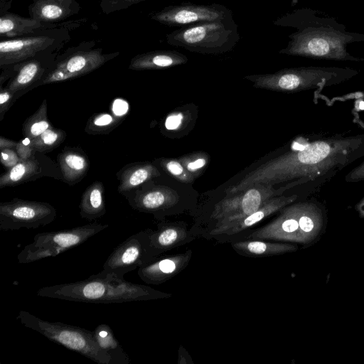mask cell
Here are the masks:
<instances>
[{
	"mask_svg": "<svg viewBox=\"0 0 364 364\" xmlns=\"http://www.w3.org/2000/svg\"><path fill=\"white\" fill-rule=\"evenodd\" d=\"M361 153L364 154V135L314 141L303 149L287 152L261 164L225 193L226 196H232L256 183H306L336 173Z\"/></svg>",
	"mask_w": 364,
	"mask_h": 364,
	"instance_id": "cell-1",
	"label": "cell"
},
{
	"mask_svg": "<svg viewBox=\"0 0 364 364\" xmlns=\"http://www.w3.org/2000/svg\"><path fill=\"white\" fill-rule=\"evenodd\" d=\"M311 9L294 11L279 18L274 24L296 28L289 41L279 53L314 58L339 60H363L350 55L348 44L364 41V34L351 33L328 16H317Z\"/></svg>",
	"mask_w": 364,
	"mask_h": 364,
	"instance_id": "cell-2",
	"label": "cell"
},
{
	"mask_svg": "<svg viewBox=\"0 0 364 364\" xmlns=\"http://www.w3.org/2000/svg\"><path fill=\"white\" fill-rule=\"evenodd\" d=\"M36 294L42 297L95 304L149 301L171 296L149 286L129 282L101 272L83 280L42 287Z\"/></svg>",
	"mask_w": 364,
	"mask_h": 364,
	"instance_id": "cell-3",
	"label": "cell"
},
{
	"mask_svg": "<svg viewBox=\"0 0 364 364\" xmlns=\"http://www.w3.org/2000/svg\"><path fill=\"white\" fill-rule=\"evenodd\" d=\"M240 39L232 16L183 26L166 35L167 43L200 54H221L231 51Z\"/></svg>",
	"mask_w": 364,
	"mask_h": 364,
	"instance_id": "cell-4",
	"label": "cell"
},
{
	"mask_svg": "<svg viewBox=\"0 0 364 364\" xmlns=\"http://www.w3.org/2000/svg\"><path fill=\"white\" fill-rule=\"evenodd\" d=\"M357 74L350 68L301 67L274 73L250 75L244 78L254 87L279 92H297L340 82Z\"/></svg>",
	"mask_w": 364,
	"mask_h": 364,
	"instance_id": "cell-5",
	"label": "cell"
},
{
	"mask_svg": "<svg viewBox=\"0 0 364 364\" xmlns=\"http://www.w3.org/2000/svg\"><path fill=\"white\" fill-rule=\"evenodd\" d=\"M16 318L26 327L99 364H111L109 355L99 346L94 331L58 321H45L23 310L20 311Z\"/></svg>",
	"mask_w": 364,
	"mask_h": 364,
	"instance_id": "cell-6",
	"label": "cell"
},
{
	"mask_svg": "<svg viewBox=\"0 0 364 364\" xmlns=\"http://www.w3.org/2000/svg\"><path fill=\"white\" fill-rule=\"evenodd\" d=\"M107 228V224L93 223L71 229L38 233L34 236L33 241L26 245L17 255L18 262L28 264L55 257L82 244Z\"/></svg>",
	"mask_w": 364,
	"mask_h": 364,
	"instance_id": "cell-7",
	"label": "cell"
},
{
	"mask_svg": "<svg viewBox=\"0 0 364 364\" xmlns=\"http://www.w3.org/2000/svg\"><path fill=\"white\" fill-rule=\"evenodd\" d=\"M304 183L302 181L291 182L278 188L273 185L256 183L237 194L225 196L213 208L210 219L216 223L213 228L228 225L250 215L267 200L282 194L286 190Z\"/></svg>",
	"mask_w": 364,
	"mask_h": 364,
	"instance_id": "cell-8",
	"label": "cell"
},
{
	"mask_svg": "<svg viewBox=\"0 0 364 364\" xmlns=\"http://www.w3.org/2000/svg\"><path fill=\"white\" fill-rule=\"evenodd\" d=\"M55 208L48 203L14 198L0 203V230L36 229L51 223Z\"/></svg>",
	"mask_w": 364,
	"mask_h": 364,
	"instance_id": "cell-9",
	"label": "cell"
},
{
	"mask_svg": "<svg viewBox=\"0 0 364 364\" xmlns=\"http://www.w3.org/2000/svg\"><path fill=\"white\" fill-rule=\"evenodd\" d=\"M156 257L152 253L149 234L146 229L132 235L117 245L105 262L101 272L124 279L126 274Z\"/></svg>",
	"mask_w": 364,
	"mask_h": 364,
	"instance_id": "cell-10",
	"label": "cell"
},
{
	"mask_svg": "<svg viewBox=\"0 0 364 364\" xmlns=\"http://www.w3.org/2000/svg\"><path fill=\"white\" fill-rule=\"evenodd\" d=\"M231 16V10L221 4L182 3L168 6L152 14L151 18L168 26H187Z\"/></svg>",
	"mask_w": 364,
	"mask_h": 364,
	"instance_id": "cell-11",
	"label": "cell"
},
{
	"mask_svg": "<svg viewBox=\"0 0 364 364\" xmlns=\"http://www.w3.org/2000/svg\"><path fill=\"white\" fill-rule=\"evenodd\" d=\"M119 54V52L105 54L101 49L73 53L56 64L41 79L37 86L82 76L100 68Z\"/></svg>",
	"mask_w": 364,
	"mask_h": 364,
	"instance_id": "cell-12",
	"label": "cell"
},
{
	"mask_svg": "<svg viewBox=\"0 0 364 364\" xmlns=\"http://www.w3.org/2000/svg\"><path fill=\"white\" fill-rule=\"evenodd\" d=\"M43 177L63 181L58 164L45 154L38 152L31 158L21 161L0 176V188L12 187Z\"/></svg>",
	"mask_w": 364,
	"mask_h": 364,
	"instance_id": "cell-13",
	"label": "cell"
},
{
	"mask_svg": "<svg viewBox=\"0 0 364 364\" xmlns=\"http://www.w3.org/2000/svg\"><path fill=\"white\" fill-rule=\"evenodd\" d=\"M304 202L287 205L280 215L266 225L252 231L247 239L289 242L300 244L299 217Z\"/></svg>",
	"mask_w": 364,
	"mask_h": 364,
	"instance_id": "cell-14",
	"label": "cell"
},
{
	"mask_svg": "<svg viewBox=\"0 0 364 364\" xmlns=\"http://www.w3.org/2000/svg\"><path fill=\"white\" fill-rule=\"evenodd\" d=\"M129 205L134 210L159 216L173 208L179 201L178 193L167 186H154L127 194Z\"/></svg>",
	"mask_w": 364,
	"mask_h": 364,
	"instance_id": "cell-15",
	"label": "cell"
},
{
	"mask_svg": "<svg viewBox=\"0 0 364 364\" xmlns=\"http://www.w3.org/2000/svg\"><path fill=\"white\" fill-rule=\"evenodd\" d=\"M192 251L164 257H156L139 267L138 275L147 284H161L180 273L188 264Z\"/></svg>",
	"mask_w": 364,
	"mask_h": 364,
	"instance_id": "cell-16",
	"label": "cell"
},
{
	"mask_svg": "<svg viewBox=\"0 0 364 364\" xmlns=\"http://www.w3.org/2000/svg\"><path fill=\"white\" fill-rule=\"evenodd\" d=\"M297 198L296 195L274 196L267 200L258 210L237 221L225 225L213 228L209 234L213 236L220 235H232L240 233L262 221L270 215L281 210L292 203Z\"/></svg>",
	"mask_w": 364,
	"mask_h": 364,
	"instance_id": "cell-17",
	"label": "cell"
},
{
	"mask_svg": "<svg viewBox=\"0 0 364 364\" xmlns=\"http://www.w3.org/2000/svg\"><path fill=\"white\" fill-rule=\"evenodd\" d=\"M53 39L48 36H31L1 41L0 43V66L24 61L46 49Z\"/></svg>",
	"mask_w": 364,
	"mask_h": 364,
	"instance_id": "cell-18",
	"label": "cell"
},
{
	"mask_svg": "<svg viewBox=\"0 0 364 364\" xmlns=\"http://www.w3.org/2000/svg\"><path fill=\"white\" fill-rule=\"evenodd\" d=\"M153 255L159 256L163 252L193 240L185 226L173 223H161L156 230L147 229Z\"/></svg>",
	"mask_w": 364,
	"mask_h": 364,
	"instance_id": "cell-19",
	"label": "cell"
},
{
	"mask_svg": "<svg viewBox=\"0 0 364 364\" xmlns=\"http://www.w3.org/2000/svg\"><path fill=\"white\" fill-rule=\"evenodd\" d=\"M58 164L63 175V181L73 186L87 174L90 163L85 153L79 147L65 146L58 155Z\"/></svg>",
	"mask_w": 364,
	"mask_h": 364,
	"instance_id": "cell-20",
	"label": "cell"
},
{
	"mask_svg": "<svg viewBox=\"0 0 364 364\" xmlns=\"http://www.w3.org/2000/svg\"><path fill=\"white\" fill-rule=\"evenodd\" d=\"M188 58L176 50H154L134 56L129 65L134 70H158L185 64Z\"/></svg>",
	"mask_w": 364,
	"mask_h": 364,
	"instance_id": "cell-21",
	"label": "cell"
},
{
	"mask_svg": "<svg viewBox=\"0 0 364 364\" xmlns=\"http://www.w3.org/2000/svg\"><path fill=\"white\" fill-rule=\"evenodd\" d=\"M118 192L124 196L160 176L158 168L151 163H133L124 166L117 173Z\"/></svg>",
	"mask_w": 364,
	"mask_h": 364,
	"instance_id": "cell-22",
	"label": "cell"
},
{
	"mask_svg": "<svg viewBox=\"0 0 364 364\" xmlns=\"http://www.w3.org/2000/svg\"><path fill=\"white\" fill-rule=\"evenodd\" d=\"M232 247L240 255L252 257L280 255L298 250V245L293 242H270L257 239L232 242Z\"/></svg>",
	"mask_w": 364,
	"mask_h": 364,
	"instance_id": "cell-23",
	"label": "cell"
},
{
	"mask_svg": "<svg viewBox=\"0 0 364 364\" xmlns=\"http://www.w3.org/2000/svg\"><path fill=\"white\" fill-rule=\"evenodd\" d=\"M104 193V185L100 181H95L85 189L79 205L82 218L94 220L105 214Z\"/></svg>",
	"mask_w": 364,
	"mask_h": 364,
	"instance_id": "cell-24",
	"label": "cell"
},
{
	"mask_svg": "<svg viewBox=\"0 0 364 364\" xmlns=\"http://www.w3.org/2000/svg\"><path fill=\"white\" fill-rule=\"evenodd\" d=\"M43 73L44 68L40 62L36 60L27 61L21 65L6 87L21 95L25 90L33 87L34 84L43 78Z\"/></svg>",
	"mask_w": 364,
	"mask_h": 364,
	"instance_id": "cell-25",
	"label": "cell"
},
{
	"mask_svg": "<svg viewBox=\"0 0 364 364\" xmlns=\"http://www.w3.org/2000/svg\"><path fill=\"white\" fill-rule=\"evenodd\" d=\"M93 331L100 348L109 355L111 364H129L130 363L129 357L123 350L108 325L100 324Z\"/></svg>",
	"mask_w": 364,
	"mask_h": 364,
	"instance_id": "cell-26",
	"label": "cell"
},
{
	"mask_svg": "<svg viewBox=\"0 0 364 364\" xmlns=\"http://www.w3.org/2000/svg\"><path fill=\"white\" fill-rule=\"evenodd\" d=\"M71 4V0H39L32 8V17L41 22L61 20L70 14Z\"/></svg>",
	"mask_w": 364,
	"mask_h": 364,
	"instance_id": "cell-27",
	"label": "cell"
},
{
	"mask_svg": "<svg viewBox=\"0 0 364 364\" xmlns=\"http://www.w3.org/2000/svg\"><path fill=\"white\" fill-rule=\"evenodd\" d=\"M41 27V21L33 18H24L13 14H6L0 18L1 36L13 37L31 33Z\"/></svg>",
	"mask_w": 364,
	"mask_h": 364,
	"instance_id": "cell-28",
	"label": "cell"
},
{
	"mask_svg": "<svg viewBox=\"0 0 364 364\" xmlns=\"http://www.w3.org/2000/svg\"><path fill=\"white\" fill-rule=\"evenodd\" d=\"M51 127L47 116V100L44 99L38 109L24 121L22 132L25 138L33 139Z\"/></svg>",
	"mask_w": 364,
	"mask_h": 364,
	"instance_id": "cell-29",
	"label": "cell"
},
{
	"mask_svg": "<svg viewBox=\"0 0 364 364\" xmlns=\"http://www.w3.org/2000/svg\"><path fill=\"white\" fill-rule=\"evenodd\" d=\"M122 119L107 112L95 113L87 120L85 132L88 134H108L122 122Z\"/></svg>",
	"mask_w": 364,
	"mask_h": 364,
	"instance_id": "cell-30",
	"label": "cell"
},
{
	"mask_svg": "<svg viewBox=\"0 0 364 364\" xmlns=\"http://www.w3.org/2000/svg\"><path fill=\"white\" fill-rule=\"evenodd\" d=\"M66 136L64 130L51 127L39 136L30 139V142L36 151L46 154L59 146Z\"/></svg>",
	"mask_w": 364,
	"mask_h": 364,
	"instance_id": "cell-31",
	"label": "cell"
},
{
	"mask_svg": "<svg viewBox=\"0 0 364 364\" xmlns=\"http://www.w3.org/2000/svg\"><path fill=\"white\" fill-rule=\"evenodd\" d=\"M159 164L167 173L181 182L191 183L196 179V177L186 169L179 160L163 159L160 160Z\"/></svg>",
	"mask_w": 364,
	"mask_h": 364,
	"instance_id": "cell-32",
	"label": "cell"
},
{
	"mask_svg": "<svg viewBox=\"0 0 364 364\" xmlns=\"http://www.w3.org/2000/svg\"><path fill=\"white\" fill-rule=\"evenodd\" d=\"M178 160L186 169L196 178L208 165V156L205 153L197 152L183 156Z\"/></svg>",
	"mask_w": 364,
	"mask_h": 364,
	"instance_id": "cell-33",
	"label": "cell"
},
{
	"mask_svg": "<svg viewBox=\"0 0 364 364\" xmlns=\"http://www.w3.org/2000/svg\"><path fill=\"white\" fill-rule=\"evenodd\" d=\"M20 96L18 93L14 92L6 87H0V121H1L5 114L12 106L14 102Z\"/></svg>",
	"mask_w": 364,
	"mask_h": 364,
	"instance_id": "cell-34",
	"label": "cell"
},
{
	"mask_svg": "<svg viewBox=\"0 0 364 364\" xmlns=\"http://www.w3.org/2000/svg\"><path fill=\"white\" fill-rule=\"evenodd\" d=\"M146 0H102L100 6L106 14L122 10Z\"/></svg>",
	"mask_w": 364,
	"mask_h": 364,
	"instance_id": "cell-35",
	"label": "cell"
},
{
	"mask_svg": "<svg viewBox=\"0 0 364 364\" xmlns=\"http://www.w3.org/2000/svg\"><path fill=\"white\" fill-rule=\"evenodd\" d=\"M16 151L21 161H24L33 157L37 151L32 146L30 139L25 138L17 142Z\"/></svg>",
	"mask_w": 364,
	"mask_h": 364,
	"instance_id": "cell-36",
	"label": "cell"
},
{
	"mask_svg": "<svg viewBox=\"0 0 364 364\" xmlns=\"http://www.w3.org/2000/svg\"><path fill=\"white\" fill-rule=\"evenodd\" d=\"M0 159L1 164L7 170L13 168L20 161V158L16 149H13L1 150Z\"/></svg>",
	"mask_w": 364,
	"mask_h": 364,
	"instance_id": "cell-37",
	"label": "cell"
},
{
	"mask_svg": "<svg viewBox=\"0 0 364 364\" xmlns=\"http://www.w3.org/2000/svg\"><path fill=\"white\" fill-rule=\"evenodd\" d=\"M129 109V105L123 99H116L112 105V114L118 118L124 117Z\"/></svg>",
	"mask_w": 364,
	"mask_h": 364,
	"instance_id": "cell-38",
	"label": "cell"
},
{
	"mask_svg": "<svg viewBox=\"0 0 364 364\" xmlns=\"http://www.w3.org/2000/svg\"><path fill=\"white\" fill-rule=\"evenodd\" d=\"M183 115L181 112L172 113L168 115L165 121V127L169 130H176L182 124Z\"/></svg>",
	"mask_w": 364,
	"mask_h": 364,
	"instance_id": "cell-39",
	"label": "cell"
},
{
	"mask_svg": "<svg viewBox=\"0 0 364 364\" xmlns=\"http://www.w3.org/2000/svg\"><path fill=\"white\" fill-rule=\"evenodd\" d=\"M347 181H359L364 180V161L352 170L346 177Z\"/></svg>",
	"mask_w": 364,
	"mask_h": 364,
	"instance_id": "cell-40",
	"label": "cell"
},
{
	"mask_svg": "<svg viewBox=\"0 0 364 364\" xmlns=\"http://www.w3.org/2000/svg\"><path fill=\"white\" fill-rule=\"evenodd\" d=\"M16 145L17 142L15 141L4 137L3 136H0V150L4 149H16Z\"/></svg>",
	"mask_w": 364,
	"mask_h": 364,
	"instance_id": "cell-41",
	"label": "cell"
},
{
	"mask_svg": "<svg viewBox=\"0 0 364 364\" xmlns=\"http://www.w3.org/2000/svg\"><path fill=\"white\" fill-rule=\"evenodd\" d=\"M355 210L360 218L364 219V198H362L355 205Z\"/></svg>",
	"mask_w": 364,
	"mask_h": 364,
	"instance_id": "cell-42",
	"label": "cell"
}]
</instances>
